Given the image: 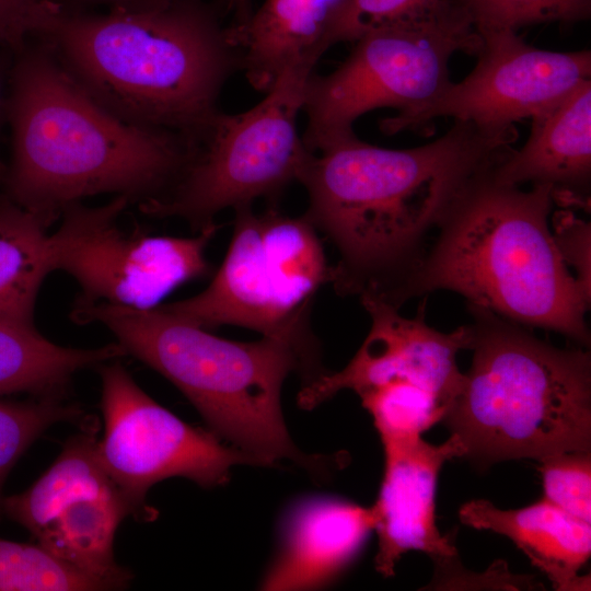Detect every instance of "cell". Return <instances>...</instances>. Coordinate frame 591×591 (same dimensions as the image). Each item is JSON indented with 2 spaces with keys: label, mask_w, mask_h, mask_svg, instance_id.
Instances as JSON below:
<instances>
[{
  "label": "cell",
  "mask_w": 591,
  "mask_h": 591,
  "mask_svg": "<svg viewBox=\"0 0 591 591\" xmlns=\"http://www.w3.org/2000/svg\"><path fill=\"white\" fill-rule=\"evenodd\" d=\"M384 473L372 506L378 534L375 569L384 577L408 551H420L436 563L456 556V548L436 525V491L445 462L464 457L465 448L455 434L439 445L422 438L382 442Z\"/></svg>",
  "instance_id": "5bb4252c"
},
{
  "label": "cell",
  "mask_w": 591,
  "mask_h": 591,
  "mask_svg": "<svg viewBox=\"0 0 591 591\" xmlns=\"http://www.w3.org/2000/svg\"><path fill=\"white\" fill-rule=\"evenodd\" d=\"M331 274L317 231L304 215L290 217L275 205L256 213L244 206L234 209L232 239L210 285L158 306L205 329L235 325L280 338L322 360L310 313Z\"/></svg>",
  "instance_id": "52a82bcc"
},
{
  "label": "cell",
  "mask_w": 591,
  "mask_h": 591,
  "mask_svg": "<svg viewBox=\"0 0 591 591\" xmlns=\"http://www.w3.org/2000/svg\"><path fill=\"white\" fill-rule=\"evenodd\" d=\"M444 0H339L326 33V48L355 42L364 32L422 14Z\"/></svg>",
  "instance_id": "83f0119b"
},
{
  "label": "cell",
  "mask_w": 591,
  "mask_h": 591,
  "mask_svg": "<svg viewBox=\"0 0 591 591\" xmlns=\"http://www.w3.org/2000/svg\"><path fill=\"white\" fill-rule=\"evenodd\" d=\"M123 356L118 343L69 348L51 343L35 327L0 323V395L59 396L78 371Z\"/></svg>",
  "instance_id": "44dd1931"
},
{
  "label": "cell",
  "mask_w": 591,
  "mask_h": 591,
  "mask_svg": "<svg viewBox=\"0 0 591 591\" xmlns=\"http://www.w3.org/2000/svg\"><path fill=\"white\" fill-rule=\"evenodd\" d=\"M542 498L570 515L591 521V452L568 451L540 461Z\"/></svg>",
  "instance_id": "4316f807"
},
{
  "label": "cell",
  "mask_w": 591,
  "mask_h": 591,
  "mask_svg": "<svg viewBox=\"0 0 591 591\" xmlns=\"http://www.w3.org/2000/svg\"><path fill=\"white\" fill-rule=\"evenodd\" d=\"M476 30H512L546 22L573 23L591 15V0H456Z\"/></svg>",
  "instance_id": "484cf974"
},
{
  "label": "cell",
  "mask_w": 591,
  "mask_h": 591,
  "mask_svg": "<svg viewBox=\"0 0 591 591\" xmlns=\"http://www.w3.org/2000/svg\"><path fill=\"white\" fill-rule=\"evenodd\" d=\"M461 522L507 536L559 591L590 590V577L578 576L591 554L590 523L541 498L521 509L502 510L485 499L465 502Z\"/></svg>",
  "instance_id": "e0dca14e"
},
{
  "label": "cell",
  "mask_w": 591,
  "mask_h": 591,
  "mask_svg": "<svg viewBox=\"0 0 591 591\" xmlns=\"http://www.w3.org/2000/svg\"><path fill=\"white\" fill-rule=\"evenodd\" d=\"M130 507L116 486L69 497L33 536L37 544L79 570L128 588L132 575L114 557V537Z\"/></svg>",
  "instance_id": "d6986e66"
},
{
  "label": "cell",
  "mask_w": 591,
  "mask_h": 591,
  "mask_svg": "<svg viewBox=\"0 0 591 591\" xmlns=\"http://www.w3.org/2000/svg\"><path fill=\"white\" fill-rule=\"evenodd\" d=\"M5 170H7V165H4L3 163H0V182H2L4 178Z\"/></svg>",
  "instance_id": "836d02e7"
},
{
  "label": "cell",
  "mask_w": 591,
  "mask_h": 591,
  "mask_svg": "<svg viewBox=\"0 0 591 591\" xmlns=\"http://www.w3.org/2000/svg\"><path fill=\"white\" fill-rule=\"evenodd\" d=\"M54 221L0 198V323L35 327L36 298L53 271L47 229Z\"/></svg>",
  "instance_id": "ffe728a7"
},
{
  "label": "cell",
  "mask_w": 591,
  "mask_h": 591,
  "mask_svg": "<svg viewBox=\"0 0 591 591\" xmlns=\"http://www.w3.org/2000/svg\"><path fill=\"white\" fill-rule=\"evenodd\" d=\"M360 302L371 317L363 344L344 369L302 385L298 404L312 409L343 390L359 394L391 380H404L437 395L449 410L464 380L456 357L468 348L470 325L443 333L426 324L424 310L407 318L375 298L362 297Z\"/></svg>",
  "instance_id": "4fadbf2b"
},
{
  "label": "cell",
  "mask_w": 591,
  "mask_h": 591,
  "mask_svg": "<svg viewBox=\"0 0 591 591\" xmlns=\"http://www.w3.org/2000/svg\"><path fill=\"white\" fill-rule=\"evenodd\" d=\"M314 67L288 68L245 112H219L175 185L163 197L139 204L140 210L184 219L198 232L223 209L252 206L258 198L276 200L299 179L311 154L297 121Z\"/></svg>",
  "instance_id": "9c48e42d"
},
{
  "label": "cell",
  "mask_w": 591,
  "mask_h": 591,
  "mask_svg": "<svg viewBox=\"0 0 591 591\" xmlns=\"http://www.w3.org/2000/svg\"><path fill=\"white\" fill-rule=\"evenodd\" d=\"M0 48V129L3 121L5 120V111H7V97H8V80H9V70ZM0 163L2 161L0 160Z\"/></svg>",
  "instance_id": "d6a6232c"
},
{
  "label": "cell",
  "mask_w": 591,
  "mask_h": 591,
  "mask_svg": "<svg viewBox=\"0 0 591 591\" xmlns=\"http://www.w3.org/2000/svg\"><path fill=\"white\" fill-rule=\"evenodd\" d=\"M60 1V0H57ZM76 3L97 4L108 10H143L162 5L171 0H68Z\"/></svg>",
  "instance_id": "4dcf8cb0"
},
{
  "label": "cell",
  "mask_w": 591,
  "mask_h": 591,
  "mask_svg": "<svg viewBox=\"0 0 591 591\" xmlns=\"http://www.w3.org/2000/svg\"><path fill=\"white\" fill-rule=\"evenodd\" d=\"M5 120L11 160L5 196L55 220L99 194L140 204L163 197L188 165L184 136L125 121L89 95L40 40L16 54L9 70Z\"/></svg>",
  "instance_id": "7a4b0ae2"
},
{
  "label": "cell",
  "mask_w": 591,
  "mask_h": 591,
  "mask_svg": "<svg viewBox=\"0 0 591 591\" xmlns=\"http://www.w3.org/2000/svg\"><path fill=\"white\" fill-rule=\"evenodd\" d=\"M93 420L69 438L51 466L26 490L4 496L3 515L34 536L69 497L115 486L96 455Z\"/></svg>",
  "instance_id": "7402d4cb"
},
{
  "label": "cell",
  "mask_w": 591,
  "mask_h": 591,
  "mask_svg": "<svg viewBox=\"0 0 591 591\" xmlns=\"http://www.w3.org/2000/svg\"><path fill=\"white\" fill-rule=\"evenodd\" d=\"M553 236L560 256L582 289L591 296L590 222L565 209L554 213Z\"/></svg>",
  "instance_id": "f1b7e54d"
},
{
  "label": "cell",
  "mask_w": 591,
  "mask_h": 591,
  "mask_svg": "<svg viewBox=\"0 0 591 591\" xmlns=\"http://www.w3.org/2000/svg\"><path fill=\"white\" fill-rule=\"evenodd\" d=\"M222 7L232 13L233 22L230 25L244 24L253 13V0H220Z\"/></svg>",
  "instance_id": "1f68e13d"
},
{
  "label": "cell",
  "mask_w": 591,
  "mask_h": 591,
  "mask_svg": "<svg viewBox=\"0 0 591 591\" xmlns=\"http://www.w3.org/2000/svg\"><path fill=\"white\" fill-rule=\"evenodd\" d=\"M100 374L104 433L96 455L135 518H154L146 497L163 479L179 476L209 488L227 483L235 465L263 466L158 404L120 362L101 364Z\"/></svg>",
  "instance_id": "8fae6325"
},
{
  "label": "cell",
  "mask_w": 591,
  "mask_h": 591,
  "mask_svg": "<svg viewBox=\"0 0 591 591\" xmlns=\"http://www.w3.org/2000/svg\"><path fill=\"white\" fill-rule=\"evenodd\" d=\"M77 323H100L131 355L173 383L221 440L264 465L288 460L324 476L340 464L303 453L281 409V390L296 372L306 385L327 372L293 344L275 337L242 343L208 333L159 306L138 310L106 302H76Z\"/></svg>",
  "instance_id": "5b68a950"
},
{
  "label": "cell",
  "mask_w": 591,
  "mask_h": 591,
  "mask_svg": "<svg viewBox=\"0 0 591 591\" xmlns=\"http://www.w3.org/2000/svg\"><path fill=\"white\" fill-rule=\"evenodd\" d=\"M81 415L79 407L61 402L59 396L25 402L0 399V520L4 517L3 486L19 459L49 427Z\"/></svg>",
  "instance_id": "d4e9b609"
},
{
  "label": "cell",
  "mask_w": 591,
  "mask_h": 591,
  "mask_svg": "<svg viewBox=\"0 0 591 591\" xmlns=\"http://www.w3.org/2000/svg\"><path fill=\"white\" fill-rule=\"evenodd\" d=\"M473 351L442 419L480 466L591 450V357L467 305Z\"/></svg>",
  "instance_id": "8992f818"
},
{
  "label": "cell",
  "mask_w": 591,
  "mask_h": 591,
  "mask_svg": "<svg viewBox=\"0 0 591 591\" xmlns=\"http://www.w3.org/2000/svg\"><path fill=\"white\" fill-rule=\"evenodd\" d=\"M358 396L372 416L382 442L420 438L448 412L437 395L404 380L384 382Z\"/></svg>",
  "instance_id": "603a6c76"
},
{
  "label": "cell",
  "mask_w": 591,
  "mask_h": 591,
  "mask_svg": "<svg viewBox=\"0 0 591 591\" xmlns=\"http://www.w3.org/2000/svg\"><path fill=\"white\" fill-rule=\"evenodd\" d=\"M477 62L437 97L380 121L386 135L417 130L439 117L501 130L546 111L591 79L589 49L559 53L525 43L512 30H477Z\"/></svg>",
  "instance_id": "7c38bea8"
},
{
  "label": "cell",
  "mask_w": 591,
  "mask_h": 591,
  "mask_svg": "<svg viewBox=\"0 0 591 591\" xmlns=\"http://www.w3.org/2000/svg\"><path fill=\"white\" fill-rule=\"evenodd\" d=\"M345 61L328 74L310 76L302 136L309 151L354 135L363 114L393 107L404 112L424 104L452 82L449 61L459 51L476 55L482 38L456 0L414 18L361 34Z\"/></svg>",
  "instance_id": "ba28073f"
},
{
  "label": "cell",
  "mask_w": 591,
  "mask_h": 591,
  "mask_svg": "<svg viewBox=\"0 0 591 591\" xmlns=\"http://www.w3.org/2000/svg\"><path fill=\"white\" fill-rule=\"evenodd\" d=\"M529 139L493 166L502 184L549 185L555 204L587 207L591 181V79L531 118Z\"/></svg>",
  "instance_id": "9a60e30c"
},
{
  "label": "cell",
  "mask_w": 591,
  "mask_h": 591,
  "mask_svg": "<svg viewBox=\"0 0 591 591\" xmlns=\"http://www.w3.org/2000/svg\"><path fill=\"white\" fill-rule=\"evenodd\" d=\"M338 1L265 0L244 24H229L248 83L266 92L288 68L315 66L327 50L326 33Z\"/></svg>",
  "instance_id": "ac0fdd59"
},
{
  "label": "cell",
  "mask_w": 591,
  "mask_h": 591,
  "mask_svg": "<svg viewBox=\"0 0 591 591\" xmlns=\"http://www.w3.org/2000/svg\"><path fill=\"white\" fill-rule=\"evenodd\" d=\"M129 202L125 196L99 207L76 202L63 209L60 225L49 234L51 270L76 279L82 291L76 302L149 310L176 287L211 271L205 251L216 222L192 237L129 233L117 224Z\"/></svg>",
  "instance_id": "30bf717a"
},
{
  "label": "cell",
  "mask_w": 591,
  "mask_h": 591,
  "mask_svg": "<svg viewBox=\"0 0 591 591\" xmlns=\"http://www.w3.org/2000/svg\"><path fill=\"white\" fill-rule=\"evenodd\" d=\"M112 590L39 544L0 537V591Z\"/></svg>",
  "instance_id": "cb8c5ba5"
},
{
  "label": "cell",
  "mask_w": 591,
  "mask_h": 591,
  "mask_svg": "<svg viewBox=\"0 0 591 591\" xmlns=\"http://www.w3.org/2000/svg\"><path fill=\"white\" fill-rule=\"evenodd\" d=\"M74 81L120 119L197 143L241 69L217 4L171 0L89 13L51 0L34 34Z\"/></svg>",
  "instance_id": "3957f363"
},
{
  "label": "cell",
  "mask_w": 591,
  "mask_h": 591,
  "mask_svg": "<svg viewBox=\"0 0 591 591\" xmlns=\"http://www.w3.org/2000/svg\"><path fill=\"white\" fill-rule=\"evenodd\" d=\"M374 523L372 507L327 497L298 502L285 519L263 589L312 590L331 583L357 556Z\"/></svg>",
  "instance_id": "2e32d148"
},
{
  "label": "cell",
  "mask_w": 591,
  "mask_h": 591,
  "mask_svg": "<svg viewBox=\"0 0 591 591\" xmlns=\"http://www.w3.org/2000/svg\"><path fill=\"white\" fill-rule=\"evenodd\" d=\"M50 0H0V48L12 55L34 36Z\"/></svg>",
  "instance_id": "f546056e"
},
{
  "label": "cell",
  "mask_w": 591,
  "mask_h": 591,
  "mask_svg": "<svg viewBox=\"0 0 591 591\" xmlns=\"http://www.w3.org/2000/svg\"><path fill=\"white\" fill-rule=\"evenodd\" d=\"M517 138L514 126L489 130L454 120L417 148H380L354 134L311 152L298 182L309 195L304 216L338 252L335 291L390 304L462 189Z\"/></svg>",
  "instance_id": "6da1fadb"
},
{
  "label": "cell",
  "mask_w": 591,
  "mask_h": 591,
  "mask_svg": "<svg viewBox=\"0 0 591 591\" xmlns=\"http://www.w3.org/2000/svg\"><path fill=\"white\" fill-rule=\"evenodd\" d=\"M496 163L477 173L455 198L391 305L399 310L412 298L452 291L467 305L589 346L586 313L591 296L555 243L548 223L553 187L499 183L491 172Z\"/></svg>",
  "instance_id": "277c9868"
}]
</instances>
